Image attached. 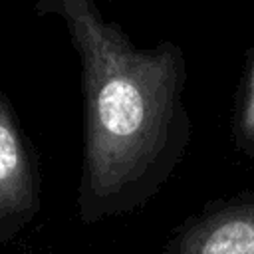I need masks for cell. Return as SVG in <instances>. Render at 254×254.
I'll use <instances>...</instances> for the list:
<instances>
[{"label": "cell", "mask_w": 254, "mask_h": 254, "mask_svg": "<svg viewBox=\"0 0 254 254\" xmlns=\"http://www.w3.org/2000/svg\"><path fill=\"white\" fill-rule=\"evenodd\" d=\"M232 137L240 153L254 161V67L232 119Z\"/></svg>", "instance_id": "3957f363"}, {"label": "cell", "mask_w": 254, "mask_h": 254, "mask_svg": "<svg viewBox=\"0 0 254 254\" xmlns=\"http://www.w3.org/2000/svg\"><path fill=\"white\" fill-rule=\"evenodd\" d=\"M169 254H254V189L190 216L175 234Z\"/></svg>", "instance_id": "7a4b0ae2"}, {"label": "cell", "mask_w": 254, "mask_h": 254, "mask_svg": "<svg viewBox=\"0 0 254 254\" xmlns=\"http://www.w3.org/2000/svg\"><path fill=\"white\" fill-rule=\"evenodd\" d=\"M38 210V165L10 105L0 95V242L14 240Z\"/></svg>", "instance_id": "6da1fadb"}]
</instances>
